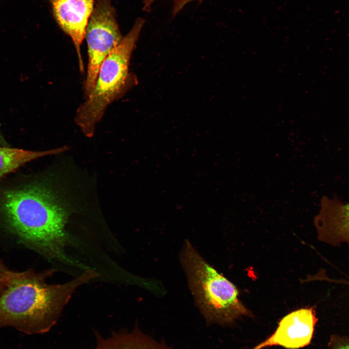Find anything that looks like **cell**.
<instances>
[{"label": "cell", "mask_w": 349, "mask_h": 349, "mask_svg": "<svg viewBox=\"0 0 349 349\" xmlns=\"http://www.w3.org/2000/svg\"><path fill=\"white\" fill-rule=\"evenodd\" d=\"M65 202L51 183L36 182L6 191L1 206L23 244L47 260L86 269L66 252L74 240L66 228L72 212Z\"/></svg>", "instance_id": "obj_1"}, {"label": "cell", "mask_w": 349, "mask_h": 349, "mask_svg": "<svg viewBox=\"0 0 349 349\" xmlns=\"http://www.w3.org/2000/svg\"><path fill=\"white\" fill-rule=\"evenodd\" d=\"M54 272L52 269L40 272L32 270L15 272L0 295V328L10 327L30 335L48 332L75 291L99 275L89 268L66 283L48 284L46 279Z\"/></svg>", "instance_id": "obj_2"}, {"label": "cell", "mask_w": 349, "mask_h": 349, "mask_svg": "<svg viewBox=\"0 0 349 349\" xmlns=\"http://www.w3.org/2000/svg\"><path fill=\"white\" fill-rule=\"evenodd\" d=\"M180 259L195 302L207 322L221 325L253 317L236 286L210 265L186 240Z\"/></svg>", "instance_id": "obj_3"}, {"label": "cell", "mask_w": 349, "mask_h": 349, "mask_svg": "<svg viewBox=\"0 0 349 349\" xmlns=\"http://www.w3.org/2000/svg\"><path fill=\"white\" fill-rule=\"evenodd\" d=\"M145 22L143 17L135 20L129 32L103 61L92 91L78 108L75 122L86 137L94 136L96 125L109 106L136 81L129 72V64Z\"/></svg>", "instance_id": "obj_4"}, {"label": "cell", "mask_w": 349, "mask_h": 349, "mask_svg": "<svg viewBox=\"0 0 349 349\" xmlns=\"http://www.w3.org/2000/svg\"><path fill=\"white\" fill-rule=\"evenodd\" d=\"M123 37L111 0H97L85 35L88 56L83 86L85 98L91 94L95 86L103 61L120 44Z\"/></svg>", "instance_id": "obj_5"}, {"label": "cell", "mask_w": 349, "mask_h": 349, "mask_svg": "<svg viewBox=\"0 0 349 349\" xmlns=\"http://www.w3.org/2000/svg\"><path fill=\"white\" fill-rule=\"evenodd\" d=\"M317 321L313 307L293 311L279 321L275 332L252 349H263L279 346L288 349L303 348L309 345L313 337Z\"/></svg>", "instance_id": "obj_6"}, {"label": "cell", "mask_w": 349, "mask_h": 349, "mask_svg": "<svg viewBox=\"0 0 349 349\" xmlns=\"http://www.w3.org/2000/svg\"><path fill=\"white\" fill-rule=\"evenodd\" d=\"M59 26L71 39L78 55L79 68L84 71L81 45L93 11L95 0H49Z\"/></svg>", "instance_id": "obj_7"}, {"label": "cell", "mask_w": 349, "mask_h": 349, "mask_svg": "<svg viewBox=\"0 0 349 349\" xmlns=\"http://www.w3.org/2000/svg\"><path fill=\"white\" fill-rule=\"evenodd\" d=\"M314 223L319 240L333 246L345 243L349 247V203L323 196Z\"/></svg>", "instance_id": "obj_8"}, {"label": "cell", "mask_w": 349, "mask_h": 349, "mask_svg": "<svg viewBox=\"0 0 349 349\" xmlns=\"http://www.w3.org/2000/svg\"><path fill=\"white\" fill-rule=\"evenodd\" d=\"M67 149L66 146L45 151L0 147V177L30 161L46 156L60 154Z\"/></svg>", "instance_id": "obj_9"}, {"label": "cell", "mask_w": 349, "mask_h": 349, "mask_svg": "<svg viewBox=\"0 0 349 349\" xmlns=\"http://www.w3.org/2000/svg\"><path fill=\"white\" fill-rule=\"evenodd\" d=\"M158 0H146L149 5H153ZM204 0H172L171 14L175 17L189 4L192 2L201 3Z\"/></svg>", "instance_id": "obj_10"}, {"label": "cell", "mask_w": 349, "mask_h": 349, "mask_svg": "<svg viewBox=\"0 0 349 349\" xmlns=\"http://www.w3.org/2000/svg\"><path fill=\"white\" fill-rule=\"evenodd\" d=\"M14 272L9 270L0 262V295L8 287L13 276Z\"/></svg>", "instance_id": "obj_11"}, {"label": "cell", "mask_w": 349, "mask_h": 349, "mask_svg": "<svg viewBox=\"0 0 349 349\" xmlns=\"http://www.w3.org/2000/svg\"><path fill=\"white\" fill-rule=\"evenodd\" d=\"M94 349H149L134 343H113L98 346Z\"/></svg>", "instance_id": "obj_12"}, {"label": "cell", "mask_w": 349, "mask_h": 349, "mask_svg": "<svg viewBox=\"0 0 349 349\" xmlns=\"http://www.w3.org/2000/svg\"><path fill=\"white\" fill-rule=\"evenodd\" d=\"M338 349H349V344L346 346H343Z\"/></svg>", "instance_id": "obj_13"}]
</instances>
